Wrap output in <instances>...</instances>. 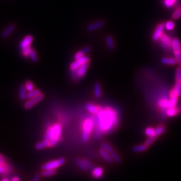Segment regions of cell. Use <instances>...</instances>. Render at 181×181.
<instances>
[{
  "label": "cell",
  "instance_id": "obj_14",
  "mask_svg": "<svg viewBox=\"0 0 181 181\" xmlns=\"http://www.w3.org/2000/svg\"><path fill=\"white\" fill-rule=\"evenodd\" d=\"M16 25L12 24H9V26L5 29L0 34V37H1L2 39H6L7 38L10 34H11L15 30H16Z\"/></svg>",
  "mask_w": 181,
  "mask_h": 181
},
{
  "label": "cell",
  "instance_id": "obj_29",
  "mask_svg": "<svg viewBox=\"0 0 181 181\" xmlns=\"http://www.w3.org/2000/svg\"><path fill=\"white\" fill-rule=\"evenodd\" d=\"M178 113V109L176 108L175 107H170L167 109V112L166 113L168 115V117H173L174 115H177Z\"/></svg>",
  "mask_w": 181,
  "mask_h": 181
},
{
  "label": "cell",
  "instance_id": "obj_43",
  "mask_svg": "<svg viewBox=\"0 0 181 181\" xmlns=\"http://www.w3.org/2000/svg\"><path fill=\"white\" fill-rule=\"evenodd\" d=\"M83 161H84V162H85V164H86V166L87 167H88V168L89 169H90V170H93V168H94V167H93V164L90 162V161H89L88 160H87V159H83Z\"/></svg>",
  "mask_w": 181,
  "mask_h": 181
},
{
  "label": "cell",
  "instance_id": "obj_24",
  "mask_svg": "<svg viewBox=\"0 0 181 181\" xmlns=\"http://www.w3.org/2000/svg\"><path fill=\"white\" fill-rule=\"evenodd\" d=\"M50 147V143L49 141L47 140H43L42 142H38L36 145H35V148L36 150H42L44 148H46Z\"/></svg>",
  "mask_w": 181,
  "mask_h": 181
},
{
  "label": "cell",
  "instance_id": "obj_6",
  "mask_svg": "<svg viewBox=\"0 0 181 181\" xmlns=\"http://www.w3.org/2000/svg\"><path fill=\"white\" fill-rule=\"evenodd\" d=\"M166 131V128L162 125H160L158 126L156 128V129H155V132H154V135L151 137H149V138L145 141V144H147L148 146L152 144L154 141L157 139L158 137H159L160 135H162V134H164Z\"/></svg>",
  "mask_w": 181,
  "mask_h": 181
},
{
  "label": "cell",
  "instance_id": "obj_40",
  "mask_svg": "<svg viewBox=\"0 0 181 181\" xmlns=\"http://www.w3.org/2000/svg\"><path fill=\"white\" fill-rule=\"evenodd\" d=\"M176 2L177 0H164V4L167 8H170L173 6Z\"/></svg>",
  "mask_w": 181,
  "mask_h": 181
},
{
  "label": "cell",
  "instance_id": "obj_2",
  "mask_svg": "<svg viewBox=\"0 0 181 181\" xmlns=\"http://www.w3.org/2000/svg\"><path fill=\"white\" fill-rule=\"evenodd\" d=\"M94 123L91 119H87L84 121L83 123V132H82V140L84 142H87L89 135L92 132Z\"/></svg>",
  "mask_w": 181,
  "mask_h": 181
},
{
  "label": "cell",
  "instance_id": "obj_16",
  "mask_svg": "<svg viewBox=\"0 0 181 181\" xmlns=\"http://www.w3.org/2000/svg\"><path fill=\"white\" fill-rule=\"evenodd\" d=\"M33 36L32 35H28L26 37H25L19 44V48L22 50L23 48H26L27 47L30 46V44L33 41Z\"/></svg>",
  "mask_w": 181,
  "mask_h": 181
},
{
  "label": "cell",
  "instance_id": "obj_1",
  "mask_svg": "<svg viewBox=\"0 0 181 181\" xmlns=\"http://www.w3.org/2000/svg\"><path fill=\"white\" fill-rule=\"evenodd\" d=\"M97 115V124L101 131L109 132L118 123V116L115 111L110 107L103 109L99 107Z\"/></svg>",
  "mask_w": 181,
  "mask_h": 181
},
{
  "label": "cell",
  "instance_id": "obj_42",
  "mask_svg": "<svg viewBox=\"0 0 181 181\" xmlns=\"http://www.w3.org/2000/svg\"><path fill=\"white\" fill-rule=\"evenodd\" d=\"M84 56H85V53L83 52L82 50H80V51L77 52L76 54L74 55V60H77V59H79L80 58L83 57Z\"/></svg>",
  "mask_w": 181,
  "mask_h": 181
},
{
  "label": "cell",
  "instance_id": "obj_7",
  "mask_svg": "<svg viewBox=\"0 0 181 181\" xmlns=\"http://www.w3.org/2000/svg\"><path fill=\"white\" fill-rule=\"evenodd\" d=\"M101 148L104 149L105 150H106L108 153L110 154V155L112 156L113 160L115 161V162L119 163L121 162V158L119 157V156L113 150L112 145H110L109 144H107L106 142H103L101 144Z\"/></svg>",
  "mask_w": 181,
  "mask_h": 181
},
{
  "label": "cell",
  "instance_id": "obj_46",
  "mask_svg": "<svg viewBox=\"0 0 181 181\" xmlns=\"http://www.w3.org/2000/svg\"><path fill=\"white\" fill-rule=\"evenodd\" d=\"M6 173V170H5V168L2 167V166L0 165V174H5Z\"/></svg>",
  "mask_w": 181,
  "mask_h": 181
},
{
  "label": "cell",
  "instance_id": "obj_37",
  "mask_svg": "<svg viewBox=\"0 0 181 181\" xmlns=\"http://www.w3.org/2000/svg\"><path fill=\"white\" fill-rule=\"evenodd\" d=\"M154 132H155V129L153 128L148 127L145 129V135H147V136L151 137V136H152V135H154Z\"/></svg>",
  "mask_w": 181,
  "mask_h": 181
},
{
  "label": "cell",
  "instance_id": "obj_33",
  "mask_svg": "<svg viewBox=\"0 0 181 181\" xmlns=\"http://www.w3.org/2000/svg\"><path fill=\"white\" fill-rule=\"evenodd\" d=\"M181 17V6H179L175 10L172 15V18L174 20H177Z\"/></svg>",
  "mask_w": 181,
  "mask_h": 181
},
{
  "label": "cell",
  "instance_id": "obj_10",
  "mask_svg": "<svg viewBox=\"0 0 181 181\" xmlns=\"http://www.w3.org/2000/svg\"><path fill=\"white\" fill-rule=\"evenodd\" d=\"M89 56H84L83 57L80 58L79 59L75 60L73 63H72L70 65V70H76L78 68H79L82 64L84 63L89 62Z\"/></svg>",
  "mask_w": 181,
  "mask_h": 181
},
{
  "label": "cell",
  "instance_id": "obj_44",
  "mask_svg": "<svg viewBox=\"0 0 181 181\" xmlns=\"http://www.w3.org/2000/svg\"><path fill=\"white\" fill-rule=\"evenodd\" d=\"M90 48L89 47H84L83 49H82V50L83 51V52L85 53V54H87V53H89V52H90Z\"/></svg>",
  "mask_w": 181,
  "mask_h": 181
},
{
  "label": "cell",
  "instance_id": "obj_31",
  "mask_svg": "<svg viewBox=\"0 0 181 181\" xmlns=\"http://www.w3.org/2000/svg\"><path fill=\"white\" fill-rule=\"evenodd\" d=\"M40 93V89H34V90H31V91L28 92V93H27V99H32V98H33L34 97L37 96V95H38Z\"/></svg>",
  "mask_w": 181,
  "mask_h": 181
},
{
  "label": "cell",
  "instance_id": "obj_35",
  "mask_svg": "<svg viewBox=\"0 0 181 181\" xmlns=\"http://www.w3.org/2000/svg\"><path fill=\"white\" fill-rule=\"evenodd\" d=\"M52 138V126H50L47 130L46 134H45L44 136V140L49 141Z\"/></svg>",
  "mask_w": 181,
  "mask_h": 181
},
{
  "label": "cell",
  "instance_id": "obj_20",
  "mask_svg": "<svg viewBox=\"0 0 181 181\" xmlns=\"http://www.w3.org/2000/svg\"><path fill=\"white\" fill-rule=\"evenodd\" d=\"M161 62H162V63L165 65H170V66H174V65L178 64L177 60L175 58L165 57L161 60Z\"/></svg>",
  "mask_w": 181,
  "mask_h": 181
},
{
  "label": "cell",
  "instance_id": "obj_38",
  "mask_svg": "<svg viewBox=\"0 0 181 181\" xmlns=\"http://www.w3.org/2000/svg\"><path fill=\"white\" fill-rule=\"evenodd\" d=\"M24 86L27 90V92H30V91H31V90L34 89V84L31 81H27L26 83H25Z\"/></svg>",
  "mask_w": 181,
  "mask_h": 181
},
{
  "label": "cell",
  "instance_id": "obj_41",
  "mask_svg": "<svg viewBox=\"0 0 181 181\" xmlns=\"http://www.w3.org/2000/svg\"><path fill=\"white\" fill-rule=\"evenodd\" d=\"M60 140L58 138H52L49 140V143H50V147H53L56 145L57 142Z\"/></svg>",
  "mask_w": 181,
  "mask_h": 181
},
{
  "label": "cell",
  "instance_id": "obj_12",
  "mask_svg": "<svg viewBox=\"0 0 181 181\" xmlns=\"http://www.w3.org/2000/svg\"><path fill=\"white\" fill-rule=\"evenodd\" d=\"M164 28H165L164 24H160L156 26V28L154 32L152 34V39L154 41H156V40L160 39V38L163 34Z\"/></svg>",
  "mask_w": 181,
  "mask_h": 181
},
{
  "label": "cell",
  "instance_id": "obj_25",
  "mask_svg": "<svg viewBox=\"0 0 181 181\" xmlns=\"http://www.w3.org/2000/svg\"><path fill=\"white\" fill-rule=\"evenodd\" d=\"M105 42H106L107 47L109 50H113L115 48V42L112 36H107L105 38Z\"/></svg>",
  "mask_w": 181,
  "mask_h": 181
},
{
  "label": "cell",
  "instance_id": "obj_32",
  "mask_svg": "<svg viewBox=\"0 0 181 181\" xmlns=\"http://www.w3.org/2000/svg\"><path fill=\"white\" fill-rule=\"evenodd\" d=\"M0 165L2 166V167L5 168V170H6V173H8L9 171L10 170L9 167H8L6 162V159H5L3 156L1 154H0Z\"/></svg>",
  "mask_w": 181,
  "mask_h": 181
},
{
  "label": "cell",
  "instance_id": "obj_23",
  "mask_svg": "<svg viewBox=\"0 0 181 181\" xmlns=\"http://www.w3.org/2000/svg\"><path fill=\"white\" fill-rule=\"evenodd\" d=\"M27 90L25 86L22 85L19 89V97L21 101H25L27 99Z\"/></svg>",
  "mask_w": 181,
  "mask_h": 181
},
{
  "label": "cell",
  "instance_id": "obj_5",
  "mask_svg": "<svg viewBox=\"0 0 181 181\" xmlns=\"http://www.w3.org/2000/svg\"><path fill=\"white\" fill-rule=\"evenodd\" d=\"M65 163V159L62 158L57 160H54L52 161L44 164L42 166V170H47V169H57V168L61 167Z\"/></svg>",
  "mask_w": 181,
  "mask_h": 181
},
{
  "label": "cell",
  "instance_id": "obj_36",
  "mask_svg": "<svg viewBox=\"0 0 181 181\" xmlns=\"http://www.w3.org/2000/svg\"><path fill=\"white\" fill-rule=\"evenodd\" d=\"M164 27L167 30H173L174 28V23L173 21H168L164 24Z\"/></svg>",
  "mask_w": 181,
  "mask_h": 181
},
{
  "label": "cell",
  "instance_id": "obj_4",
  "mask_svg": "<svg viewBox=\"0 0 181 181\" xmlns=\"http://www.w3.org/2000/svg\"><path fill=\"white\" fill-rule=\"evenodd\" d=\"M172 48L174 54V57L177 63L181 66V44L178 38H174L172 42Z\"/></svg>",
  "mask_w": 181,
  "mask_h": 181
},
{
  "label": "cell",
  "instance_id": "obj_47",
  "mask_svg": "<svg viewBox=\"0 0 181 181\" xmlns=\"http://www.w3.org/2000/svg\"><path fill=\"white\" fill-rule=\"evenodd\" d=\"M19 180H20L19 178L18 177H13V178H12V181H19Z\"/></svg>",
  "mask_w": 181,
  "mask_h": 181
},
{
  "label": "cell",
  "instance_id": "obj_22",
  "mask_svg": "<svg viewBox=\"0 0 181 181\" xmlns=\"http://www.w3.org/2000/svg\"><path fill=\"white\" fill-rule=\"evenodd\" d=\"M57 173L56 169H47L42 170L41 172V176L42 177H50Z\"/></svg>",
  "mask_w": 181,
  "mask_h": 181
},
{
  "label": "cell",
  "instance_id": "obj_30",
  "mask_svg": "<svg viewBox=\"0 0 181 181\" xmlns=\"http://www.w3.org/2000/svg\"><path fill=\"white\" fill-rule=\"evenodd\" d=\"M94 94L95 97H99L101 95V88L100 84L96 83L94 85Z\"/></svg>",
  "mask_w": 181,
  "mask_h": 181
},
{
  "label": "cell",
  "instance_id": "obj_11",
  "mask_svg": "<svg viewBox=\"0 0 181 181\" xmlns=\"http://www.w3.org/2000/svg\"><path fill=\"white\" fill-rule=\"evenodd\" d=\"M159 40H160L161 44H162L164 47L167 48L168 49L172 48L173 40L171 39L168 36H167L166 34L163 33Z\"/></svg>",
  "mask_w": 181,
  "mask_h": 181
},
{
  "label": "cell",
  "instance_id": "obj_26",
  "mask_svg": "<svg viewBox=\"0 0 181 181\" xmlns=\"http://www.w3.org/2000/svg\"><path fill=\"white\" fill-rule=\"evenodd\" d=\"M86 109L92 114H97L98 112L99 107L92 103H87L86 105Z\"/></svg>",
  "mask_w": 181,
  "mask_h": 181
},
{
  "label": "cell",
  "instance_id": "obj_19",
  "mask_svg": "<svg viewBox=\"0 0 181 181\" xmlns=\"http://www.w3.org/2000/svg\"><path fill=\"white\" fill-rule=\"evenodd\" d=\"M103 172H104V170L102 168L97 167V168H94L92 170L91 174H92V176L94 178H99L103 176Z\"/></svg>",
  "mask_w": 181,
  "mask_h": 181
},
{
  "label": "cell",
  "instance_id": "obj_39",
  "mask_svg": "<svg viewBox=\"0 0 181 181\" xmlns=\"http://www.w3.org/2000/svg\"><path fill=\"white\" fill-rule=\"evenodd\" d=\"M31 49L32 48H30V46L23 48L22 50V55H23V56L25 57H28L30 55V51H31Z\"/></svg>",
  "mask_w": 181,
  "mask_h": 181
},
{
  "label": "cell",
  "instance_id": "obj_9",
  "mask_svg": "<svg viewBox=\"0 0 181 181\" xmlns=\"http://www.w3.org/2000/svg\"><path fill=\"white\" fill-rule=\"evenodd\" d=\"M44 94L40 93L38 95H37V96L28 99V101H27L24 103V108L26 109H31L35 105L37 104L40 101H41L42 99L44 98Z\"/></svg>",
  "mask_w": 181,
  "mask_h": 181
},
{
  "label": "cell",
  "instance_id": "obj_34",
  "mask_svg": "<svg viewBox=\"0 0 181 181\" xmlns=\"http://www.w3.org/2000/svg\"><path fill=\"white\" fill-rule=\"evenodd\" d=\"M29 57L34 63H36L38 61V57L36 51H35L34 49H31V51L30 52Z\"/></svg>",
  "mask_w": 181,
  "mask_h": 181
},
{
  "label": "cell",
  "instance_id": "obj_48",
  "mask_svg": "<svg viewBox=\"0 0 181 181\" xmlns=\"http://www.w3.org/2000/svg\"><path fill=\"white\" fill-rule=\"evenodd\" d=\"M1 180H2V181H9V178H4L1 179Z\"/></svg>",
  "mask_w": 181,
  "mask_h": 181
},
{
  "label": "cell",
  "instance_id": "obj_27",
  "mask_svg": "<svg viewBox=\"0 0 181 181\" xmlns=\"http://www.w3.org/2000/svg\"><path fill=\"white\" fill-rule=\"evenodd\" d=\"M148 148V145L147 144H141V145H138L134 147L133 151L134 152H144V151L146 150Z\"/></svg>",
  "mask_w": 181,
  "mask_h": 181
},
{
  "label": "cell",
  "instance_id": "obj_3",
  "mask_svg": "<svg viewBox=\"0 0 181 181\" xmlns=\"http://www.w3.org/2000/svg\"><path fill=\"white\" fill-rule=\"evenodd\" d=\"M89 66V61L84 63L79 68L76 70H71L72 77L74 80H78L85 76Z\"/></svg>",
  "mask_w": 181,
  "mask_h": 181
},
{
  "label": "cell",
  "instance_id": "obj_15",
  "mask_svg": "<svg viewBox=\"0 0 181 181\" xmlns=\"http://www.w3.org/2000/svg\"><path fill=\"white\" fill-rule=\"evenodd\" d=\"M61 125L59 123H56L52 126V138L60 139L61 135Z\"/></svg>",
  "mask_w": 181,
  "mask_h": 181
},
{
  "label": "cell",
  "instance_id": "obj_17",
  "mask_svg": "<svg viewBox=\"0 0 181 181\" xmlns=\"http://www.w3.org/2000/svg\"><path fill=\"white\" fill-rule=\"evenodd\" d=\"M99 154L101 155V156L105 161H106V162L109 163H112L113 161L112 156H111L110 154L108 153L106 150H105L104 149L101 148L99 150Z\"/></svg>",
  "mask_w": 181,
  "mask_h": 181
},
{
  "label": "cell",
  "instance_id": "obj_21",
  "mask_svg": "<svg viewBox=\"0 0 181 181\" xmlns=\"http://www.w3.org/2000/svg\"><path fill=\"white\" fill-rule=\"evenodd\" d=\"M178 96L177 94H176L174 89H173L172 90H171L170 93V100L171 103H172L173 107H175L176 105H177L178 103Z\"/></svg>",
  "mask_w": 181,
  "mask_h": 181
},
{
  "label": "cell",
  "instance_id": "obj_18",
  "mask_svg": "<svg viewBox=\"0 0 181 181\" xmlns=\"http://www.w3.org/2000/svg\"><path fill=\"white\" fill-rule=\"evenodd\" d=\"M158 106L162 109H168L170 107H172L173 105L170 102V100L167 99H162L158 101Z\"/></svg>",
  "mask_w": 181,
  "mask_h": 181
},
{
  "label": "cell",
  "instance_id": "obj_8",
  "mask_svg": "<svg viewBox=\"0 0 181 181\" xmlns=\"http://www.w3.org/2000/svg\"><path fill=\"white\" fill-rule=\"evenodd\" d=\"M175 86L174 87V90L178 97L181 95V67H178L176 71L175 76Z\"/></svg>",
  "mask_w": 181,
  "mask_h": 181
},
{
  "label": "cell",
  "instance_id": "obj_13",
  "mask_svg": "<svg viewBox=\"0 0 181 181\" xmlns=\"http://www.w3.org/2000/svg\"><path fill=\"white\" fill-rule=\"evenodd\" d=\"M104 25H105L104 21H103V20H99V21L95 22L93 23L89 24L87 27V30L89 32H93L97 29L102 28Z\"/></svg>",
  "mask_w": 181,
  "mask_h": 181
},
{
  "label": "cell",
  "instance_id": "obj_45",
  "mask_svg": "<svg viewBox=\"0 0 181 181\" xmlns=\"http://www.w3.org/2000/svg\"><path fill=\"white\" fill-rule=\"evenodd\" d=\"M40 179V175L39 174H35L34 178H32V180L33 181H38Z\"/></svg>",
  "mask_w": 181,
  "mask_h": 181
},
{
  "label": "cell",
  "instance_id": "obj_28",
  "mask_svg": "<svg viewBox=\"0 0 181 181\" xmlns=\"http://www.w3.org/2000/svg\"><path fill=\"white\" fill-rule=\"evenodd\" d=\"M75 162H76L78 167L83 171H87L89 169L88 167L86 166V164H85L83 160H81L80 158H77L76 160H75Z\"/></svg>",
  "mask_w": 181,
  "mask_h": 181
}]
</instances>
